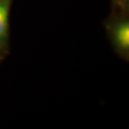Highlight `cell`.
I'll return each mask as SVG.
<instances>
[{
	"label": "cell",
	"mask_w": 129,
	"mask_h": 129,
	"mask_svg": "<svg viewBox=\"0 0 129 129\" xmlns=\"http://www.w3.org/2000/svg\"><path fill=\"white\" fill-rule=\"evenodd\" d=\"M9 3L0 2V41L6 37L9 21Z\"/></svg>",
	"instance_id": "1"
},
{
	"label": "cell",
	"mask_w": 129,
	"mask_h": 129,
	"mask_svg": "<svg viewBox=\"0 0 129 129\" xmlns=\"http://www.w3.org/2000/svg\"><path fill=\"white\" fill-rule=\"evenodd\" d=\"M115 37L120 47L123 49L129 47V25L127 23L119 25L116 30Z\"/></svg>",
	"instance_id": "2"
}]
</instances>
